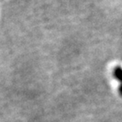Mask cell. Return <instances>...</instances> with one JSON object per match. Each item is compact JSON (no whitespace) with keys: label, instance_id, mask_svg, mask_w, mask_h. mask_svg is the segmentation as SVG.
<instances>
[{"label":"cell","instance_id":"cell-1","mask_svg":"<svg viewBox=\"0 0 122 122\" xmlns=\"http://www.w3.org/2000/svg\"><path fill=\"white\" fill-rule=\"evenodd\" d=\"M113 76L116 80L120 81V84H122V68L120 66H116L114 68L113 71Z\"/></svg>","mask_w":122,"mask_h":122},{"label":"cell","instance_id":"cell-2","mask_svg":"<svg viewBox=\"0 0 122 122\" xmlns=\"http://www.w3.org/2000/svg\"><path fill=\"white\" fill-rule=\"evenodd\" d=\"M119 92H120V95L122 97V84H120V86H119Z\"/></svg>","mask_w":122,"mask_h":122}]
</instances>
